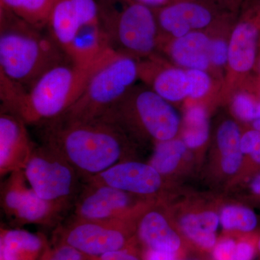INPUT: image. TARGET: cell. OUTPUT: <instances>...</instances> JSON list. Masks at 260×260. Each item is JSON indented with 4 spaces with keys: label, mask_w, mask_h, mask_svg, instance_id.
<instances>
[{
    "label": "cell",
    "mask_w": 260,
    "mask_h": 260,
    "mask_svg": "<svg viewBox=\"0 0 260 260\" xmlns=\"http://www.w3.org/2000/svg\"><path fill=\"white\" fill-rule=\"evenodd\" d=\"M114 51L93 64L67 61L56 64L28 90L0 75L1 109L18 116L26 124L39 126L58 119L79 99L94 72Z\"/></svg>",
    "instance_id": "cell-1"
},
{
    "label": "cell",
    "mask_w": 260,
    "mask_h": 260,
    "mask_svg": "<svg viewBox=\"0 0 260 260\" xmlns=\"http://www.w3.org/2000/svg\"><path fill=\"white\" fill-rule=\"evenodd\" d=\"M39 126L42 145L69 162L83 181L128 160L123 133L104 121L56 119Z\"/></svg>",
    "instance_id": "cell-2"
},
{
    "label": "cell",
    "mask_w": 260,
    "mask_h": 260,
    "mask_svg": "<svg viewBox=\"0 0 260 260\" xmlns=\"http://www.w3.org/2000/svg\"><path fill=\"white\" fill-rule=\"evenodd\" d=\"M67 61L49 32L0 9V74L28 90L47 70Z\"/></svg>",
    "instance_id": "cell-3"
},
{
    "label": "cell",
    "mask_w": 260,
    "mask_h": 260,
    "mask_svg": "<svg viewBox=\"0 0 260 260\" xmlns=\"http://www.w3.org/2000/svg\"><path fill=\"white\" fill-rule=\"evenodd\" d=\"M139 75V65L133 57L114 51L94 72L79 99L58 119L99 120L125 95Z\"/></svg>",
    "instance_id": "cell-4"
},
{
    "label": "cell",
    "mask_w": 260,
    "mask_h": 260,
    "mask_svg": "<svg viewBox=\"0 0 260 260\" xmlns=\"http://www.w3.org/2000/svg\"><path fill=\"white\" fill-rule=\"evenodd\" d=\"M118 9L115 0H98L101 22L116 52L148 55L156 45L158 21L150 7L126 0Z\"/></svg>",
    "instance_id": "cell-5"
},
{
    "label": "cell",
    "mask_w": 260,
    "mask_h": 260,
    "mask_svg": "<svg viewBox=\"0 0 260 260\" xmlns=\"http://www.w3.org/2000/svg\"><path fill=\"white\" fill-rule=\"evenodd\" d=\"M99 120L115 126L121 133L134 124L158 143L174 139L179 126L177 112L153 90L130 89Z\"/></svg>",
    "instance_id": "cell-6"
},
{
    "label": "cell",
    "mask_w": 260,
    "mask_h": 260,
    "mask_svg": "<svg viewBox=\"0 0 260 260\" xmlns=\"http://www.w3.org/2000/svg\"><path fill=\"white\" fill-rule=\"evenodd\" d=\"M23 172L38 196L64 212L73 208L83 186H80L83 179L74 168L44 145H36Z\"/></svg>",
    "instance_id": "cell-7"
},
{
    "label": "cell",
    "mask_w": 260,
    "mask_h": 260,
    "mask_svg": "<svg viewBox=\"0 0 260 260\" xmlns=\"http://www.w3.org/2000/svg\"><path fill=\"white\" fill-rule=\"evenodd\" d=\"M46 28L66 56L88 47L103 32L98 0H57Z\"/></svg>",
    "instance_id": "cell-8"
},
{
    "label": "cell",
    "mask_w": 260,
    "mask_h": 260,
    "mask_svg": "<svg viewBox=\"0 0 260 260\" xmlns=\"http://www.w3.org/2000/svg\"><path fill=\"white\" fill-rule=\"evenodd\" d=\"M128 220L95 221L72 218L56 229L58 243L68 244L88 257L126 249Z\"/></svg>",
    "instance_id": "cell-9"
},
{
    "label": "cell",
    "mask_w": 260,
    "mask_h": 260,
    "mask_svg": "<svg viewBox=\"0 0 260 260\" xmlns=\"http://www.w3.org/2000/svg\"><path fill=\"white\" fill-rule=\"evenodd\" d=\"M133 195L109 186L83 183L73 216L95 221L129 220L134 210Z\"/></svg>",
    "instance_id": "cell-10"
},
{
    "label": "cell",
    "mask_w": 260,
    "mask_h": 260,
    "mask_svg": "<svg viewBox=\"0 0 260 260\" xmlns=\"http://www.w3.org/2000/svg\"><path fill=\"white\" fill-rule=\"evenodd\" d=\"M83 183L105 185L134 195L155 194L162 186V176L150 164L126 160Z\"/></svg>",
    "instance_id": "cell-11"
},
{
    "label": "cell",
    "mask_w": 260,
    "mask_h": 260,
    "mask_svg": "<svg viewBox=\"0 0 260 260\" xmlns=\"http://www.w3.org/2000/svg\"><path fill=\"white\" fill-rule=\"evenodd\" d=\"M26 124L7 111L0 114V176L23 170L35 148Z\"/></svg>",
    "instance_id": "cell-12"
},
{
    "label": "cell",
    "mask_w": 260,
    "mask_h": 260,
    "mask_svg": "<svg viewBox=\"0 0 260 260\" xmlns=\"http://www.w3.org/2000/svg\"><path fill=\"white\" fill-rule=\"evenodd\" d=\"M162 30L178 39L208 26L213 16L203 5L182 2L164 7L156 16Z\"/></svg>",
    "instance_id": "cell-13"
},
{
    "label": "cell",
    "mask_w": 260,
    "mask_h": 260,
    "mask_svg": "<svg viewBox=\"0 0 260 260\" xmlns=\"http://www.w3.org/2000/svg\"><path fill=\"white\" fill-rule=\"evenodd\" d=\"M49 248L42 234L1 227L0 260H40Z\"/></svg>",
    "instance_id": "cell-14"
},
{
    "label": "cell",
    "mask_w": 260,
    "mask_h": 260,
    "mask_svg": "<svg viewBox=\"0 0 260 260\" xmlns=\"http://www.w3.org/2000/svg\"><path fill=\"white\" fill-rule=\"evenodd\" d=\"M259 28L256 18L243 21L234 28L229 43L228 61L237 73H248L255 64Z\"/></svg>",
    "instance_id": "cell-15"
},
{
    "label": "cell",
    "mask_w": 260,
    "mask_h": 260,
    "mask_svg": "<svg viewBox=\"0 0 260 260\" xmlns=\"http://www.w3.org/2000/svg\"><path fill=\"white\" fill-rule=\"evenodd\" d=\"M138 235L149 249L175 253L181 246L180 238L167 219L155 210L146 212L140 219Z\"/></svg>",
    "instance_id": "cell-16"
},
{
    "label": "cell",
    "mask_w": 260,
    "mask_h": 260,
    "mask_svg": "<svg viewBox=\"0 0 260 260\" xmlns=\"http://www.w3.org/2000/svg\"><path fill=\"white\" fill-rule=\"evenodd\" d=\"M211 41L203 32L192 31L178 38L171 46L172 59L188 70L208 69Z\"/></svg>",
    "instance_id": "cell-17"
},
{
    "label": "cell",
    "mask_w": 260,
    "mask_h": 260,
    "mask_svg": "<svg viewBox=\"0 0 260 260\" xmlns=\"http://www.w3.org/2000/svg\"><path fill=\"white\" fill-rule=\"evenodd\" d=\"M65 213L57 205L38 196L30 188L10 220L20 226L25 224L54 226L60 223Z\"/></svg>",
    "instance_id": "cell-18"
},
{
    "label": "cell",
    "mask_w": 260,
    "mask_h": 260,
    "mask_svg": "<svg viewBox=\"0 0 260 260\" xmlns=\"http://www.w3.org/2000/svg\"><path fill=\"white\" fill-rule=\"evenodd\" d=\"M143 75H150L152 90L168 102H176L189 96V83L186 71L167 68L153 73L147 68H140Z\"/></svg>",
    "instance_id": "cell-19"
},
{
    "label": "cell",
    "mask_w": 260,
    "mask_h": 260,
    "mask_svg": "<svg viewBox=\"0 0 260 260\" xmlns=\"http://www.w3.org/2000/svg\"><path fill=\"white\" fill-rule=\"evenodd\" d=\"M220 218L211 211L189 214L183 217L181 227L186 237L205 249H211L216 243L215 232L218 229Z\"/></svg>",
    "instance_id": "cell-20"
},
{
    "label": "cell",
    "mask_w": 260,
    "mask_h": 260,
    "mask_svg": "<svg viewBox=\"0 0 260 260\" xmlns=\"http://www.w3.org/2000/svg\"><path fill=\"white\" fill-rule=\"evenodd\" d=\"M57 0H0V9L13 13L35 28L44 30Z\"/></svg>",
    "instance_id": "cell-21"
},
{
    "label": "cell",
    "mask_w": 260,
    "mask_h": 260,
    "mask_svg": "<svg viewBox=\"0 0 260 260\" xmlns=\"http://www.w3.org/2000/svg\"><path fill=\"white\" fill-rule=\"evenodd\" d=\"M241 140L239 126L234 121H225L219 128L217 140L221 154L222 168L226 174H234L242 165Z\"/></svg>",
    "instance_id": "cell-22"
},
{
    "label": "cell",
    "mask_w": 260,
    "mask_h": 260,
    "mask_svg": "<svg viewBox=\"0 0 260 260\" xmlns=\"http://www.w3.org/2000/svg\"><path fill=\"white\" fill-rule=\"evenodd\" d=\"M23 170L15 171L2 183L1 207L8 219L13 218L22 200L28 194L30 186Z\"/></svg>",
    "instance_id": "cell-23"
},
{
    "label": "cell",
    "mask_w": 260,
    "mask_h": 260,
    "mask_svg": "<svg viewBox=\"0 0 260 260\" xmlns=\"http://www.w3.org/2000/svg\"><path fill=\"white\" fill-rule=\"evenodd\" d=\"M184 142L169 140L158 142L149 164L161 176L175 170L186 151Z\"/></svg>",
    "instance_id": "cell-24"
},
{
    "label": "cell",
    "mask_w": 260,
    "mask_h": 260,
    "mask_svg": "<svg viewBox=\"0 0 260 260\" xmlns=\"http://www.w3.org/2000/svg\"><path fill=\"white\" fill-rule=\"evenodd\" d=\"M183 139L186 147L196 148L204 144L209 135L206 112L203 107H193L186 112Z\"/></svg>",
    "instance_id": "cell-25"
},
{
    "label": "cell",
    "mask_w": 260,
    "mask_h": 260,
    "mask_svg": "<svg viewBox=\"0 0 260 260\" xmlns=\"http://www.w3.org/2000/svg\"><path fill=\"white\" fill-rule=\"evenodd\" d=\"M220 222L222 226L227 230L250 232L257 225V218L249 208L231 205L222 210Z\"/></svg>",
    "instance_id": "cell-26"
},
{
    "label": "cell",
    "mask_w": 260,
    "mask_h": 260,
    "mask_svg": "<svg viewBox=\"0 0 260 260\" xmlns=\"http://www.w3.org/2000/svg\"><path fill=\"white\" fill-rule=\"evenodd\" d=\"M233 108L236 115L246 121L260 119V99L248 93H241L234 98Z\"/></svg>",
    "instance_id": "cell-27"
},
{
    "label": "cell",
    "mask_w": 260,
    "mask_h": 260,
    "mask_svg": "<svg viewBox=\"0 0 260 260\" xmlns=\"http://www.w3.org/2000/svg\"><path fill=\"white\" fill-rule=\"evenodd\" d=\"M189 83V96L193 99H199L204 96L208 93L211 85L209 75L205 70H186Z\"/></svg>",
    "instance_id": "cell-28"
},
{
    "label": "cell",
    "mask_w": 260,
    "mask_h": 260,
    "mask_svg": "<svg viewBox=\"0 0 260 260\" xmlns=\"http://www.w3.org/2000/svg\"><path fill=\"white\" fill-rule=\"evenodd\" d=\"M40 260H88V256L68 244L57 243L52 249L49 247Z\"/></svg>",
    "instance_id": "cell-29"
},
{
    "label": "cell",
    "mask_w": 260,
    "mask_h": 260,
    "mask_svg": "<svg viewBox=\"0 0 260 260\" xmlns=\"http://www.w3.org/2000/svg\"><path fill=\"white\" fill-rule=\"evenodd\" d=\"M241 148L243 154L249 155L251 160L260 165V132L251 129L242 137Z\"/></svg>",
    "instance_id": "cell-30"
},
{
    "label": "cell",
    "mask_w": 260,
    "mask_h": 260,
    "mask_svg": "<svg viewBox=\"0 0 260 260\" xmlns=\"http://www.w3.org/2000/svg\"><path fill=\"white\" fill-rule=\"evenodd\" d=\"M210 63L222 66L229 61V46L223 40L211 41L210 48Z\"/></svg>",
    "instance_id": "cell-31"
},
{
    "label": "cell",
    "mask_w": 260,
    "mask_h": 260,
    "mask_svg": "<svg viewBox=\"0 0 260 260\" xmlns=\"http://www.w3.org/2000/svg\"><path fill=\"white\" fill-rule=\"evenodd\" d=\"M237 243L233 239L220 241L215 245L213 250L215 260H235Z\"/></svg>",
    "instance_id": "cell-32"
},
{
    "label": "cell",
    "mask_w": 260,
    "mask_h": 260,
    "mask_svg": "<svg viewBox=\"0 0 260 260\" xmlns=\"http://www.w3.org/2000/svg\"><path fill=\"white\" fill-rule=\"evenodd\" d=\"M255 254V248L250 242L237 243L235 260H252Z\"/></svg>",
    "instance_id": "cell-33"
},
{
    "label": "cell",
    "mask_w": 260,
    "mask_h": 260,
    "mask_svg": "<svg viewBox=\"0 0 260 260\" xmlns=\"http://www.w3.org/2000/svg\"><path fill=\"white\" fill-rule=\"evenodd\" d=\"M94 258L98 260H140L138 256L130 253L126 249L110 251Z\"/></svg>",
    "instance_id": "cell-34"
},
{
    "label": "cell",
    "mask_w": 260,
    "mask_h": 260,
    "mask_svg": "<svg viewBox=\"0 0 260 260\" xmlns=\"http://www.w3.org/2000/svg\"><path fill=\"white\" fill-rule=\"evenodd\" d=\"M145 260H176L175 253L149 249Z\"/></svg>",
    "instance_id": "cell-35"
},
{
    "label": "cell",
    "mask_w": 260,
    "mask_h": 260,
    "mask_svg": "<svg viewBox=\"0 0 260 260\" xmlns=\"http://www.w3.org/2000/svg\"><path fill=\"white\" fill-rule=\"evenodd\" d=\"M129 1L135 2L146 5L148 7H158L160 5L166 4L168 0H129Z\"/></svg>",
    "instance_id": "cell-36"
},
{
    "label": "cell",
    "mask_w": 260,
    "mask_h": 260,
    "mask_svg": "<svg viewBox=\"0 0 260 260\" xmlns=\"http://www.w3.org/2000/svg\"><path fill=\"white\" fill-rule=\"evenodd\" d=\"M250 186L252 192L260 196V174L253 179Z\"/></svg>",
    "instance_id": "cell-37"
},
{
    "label": "cell",
    "mask_w": 260,
    "mask_h": 260,
    "mask_svg": "<svg viewBox=\"0 0 260 260\" xmlns=\"http://www.w3.org/2000/svg\"><path fill=\"white\" fill-rule=\"evenodd\" d=\"M252 125L254 129L260 132V119L253 121Z\"/></svg>",
    "instance_id": "cell-38"
},
{
    "label": "cell",
    "mask_w": 260,
    "mask_h": 260,
    "mask_svg": "<svg viewBox=\"0 0 260 260\" xmlns=\"http://www.w3.org/2000/svg\"><path fill=\"white\" fill-rule=\"evenodd\" d=\"M258 250H259V253H260V237H259V241H258Z\"/></svg>",
    "instance_id": "cell-39"
},
{
    "label": "cell",
    "mask_w": 260,
    "mask_h": 260,
    "mask_svg": "<svg viewBox=\"0 0 260 260\" xmlns=\"http://www.w3.org/2000/svg\"><path fill=\"white\" fill-rule=\"evenodd\" d=\"M257 20H258V23H259V26H260V13H259V16L257 17Z\"/></svg>",
    "instance_id": "cell-40"
},
{
    "label": "cell",
    "mask_w": 260,
    "mask_h": 260,
    "mask_svg": "<svg viewBox=\"0 0 260 260\" xmlns=\"http://www.w3.org/2000/svg\"><path fill=\"white\" fill-rule=\"evenodd\" d=\"M88 260H98V259H95V258H94V257H88Z\"/></svg>",
    "instance_id": "cell-41"
},
{
    "label": "cell",
    "mask_w": 260,
    "mask_h": 260,
    "mask_svg": "<svg viewBox=\"0 0 260 260\" xmlns=\"http://www.w3.org/2000/svg\"><path fill=\"white\" fill-rule=\"evenodd\" d=\"M259 71H260V62H259Z\"/></svg>",
    "instance_id": "cell-42"
}]
</instances>
